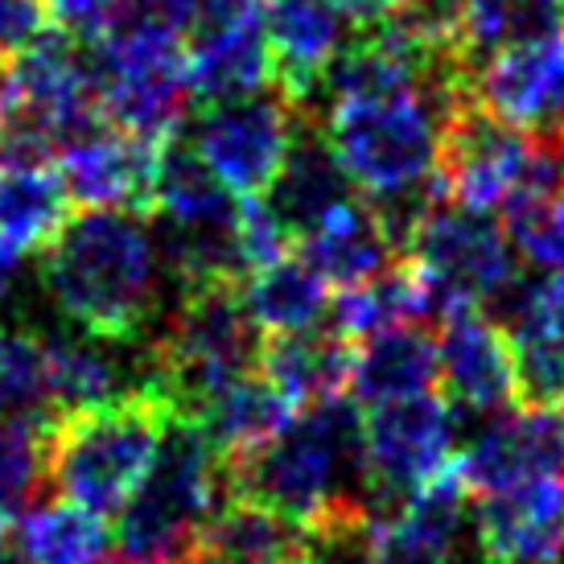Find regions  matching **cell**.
<instances>
[{
    "label": "cell",
    "instance_id": "cell-1",
    "mask_svg": "<svg viewBox=\"0 0 564 564\" xmlns=\"http://www.w3.org/2000/svg\"><path fill=\"white\" fill-rule=\"evenodd\" d=\"M42 284L58 314L104 343H149L165 305V268L137 210L83 206L42 248Z\"/></svg>",
    "mask_w": 564,
    "mask_h": 564
},
{
    "label": "cell",
    "instance_id": "cell-2",
    "mask_svg": "<svg viewBox=\"0 0 564 564\" xmlns=\"http://www.w3.org/2000/svg\"><path fill=\"white\" fill-rule=\"evenodd\" d=\"M227 482L231 495L264 502L301 528L338 507H367L362 408L343 395L301 408L264 449L227 462Z\"/></svg>",
    "mask_w": 564,
    "mask_h": 564
},
{
    "label": "cell",
    "instance_id": "cell-3",
    "mask_svg": "<svg viewBox=\"0 0 564 564\" xmlns=\"http://www.w3.org/2000/svg\"><path fill=\"white\" fill-rule=\"evenodd\" d=\"M474 99V79L441 70L412 91L334 108L322 120L350 182L367 198H392L437 177L445 124Z\"/></svg>",
    "mask_w": 564,
    "mask_h": 564
},
{
    "label": "cell",
    "instance_id": "cell-4",
    "mask_svg": "<svg viewBox=\"0 0 564 564\" xmlns=\"http://www.w3.org/2000/svg\"><path fill=\"white\" fill-rule=\"evenodd\" d=\"M173 412L153 383L58 416L46 437V486L91 516H120L161 449Z\"/></svg>",
    "mask_w": 564,
    "mask_h": 564
},
{
    "label": "cell",
    "instance_id": "cell-5",
    "mask_svg": "<svg viewBox=\"0 0 564 564\" xmlns=\"http://www.w3.org/2000/svg\"><path fill=\"white\" fill-rule=\"evenodd\" d=\"M264 329L251 322L239 284L194 289L173 301L144 343L149 379L173 421H203L206 404L239 379L260 371Z\"/></svg>",
    "mask_w": 564,
    "mask_h": 564
},
{
    "label": "cell",
    "instance_id": "cell-6",
    "mask_svg": "<svg viewBox=\"0 0 564 564\" xmlns=\"http://www.w3.org/2000/svg\"><path fill=\"white\" fill-rule=\"evenodd\" d=\"M227 495V462L203 424L170 421L144 482L116 516V544L137 564H198L203 528Z\"/></svg>",
    "mask_w": 564,
    "mask_h": 564
},
{
    "label": "cell",
    "instance_id": "cell-7",
    "mask_svg": "<svg viewBox=\"0 0 564 564\" xmlns=\"http://www.w3.org/2000/svg\"><path fill=\"white\" fill-rule=\"evenodd\" d=\"M404 260L421 268L437 293L441 322L462 310H486L516 281V248L490 210H470L441 198L408 239Z\"/></svg>",
    "mask_w": 564,
    "mask_h": 564
},
{
    "label": "cell",
    "instance_id": "cell-8",
    "mask_svg": "<svg viewBox=\"0 0 564 564\" xmlns=\"http://www.w3.org/2000/svg\"><path fill=\"white\" fill-rule=\"evenodd\" d=\"M454 462V404L437 392L379 404L362 416V474L371 519L400 502Z\"/></svg>",
    "mask_w": 564,
    "mask_h": 564
},
{
    "label": "cell",
    "instance_id": "cell-9",
    "mask_svg": "<svg viewBox=\"0 0 564 564\" xmlns=\"http://www.w3.org/2000/svg\"><path fill=\"white\" fill-rule=\"evenodd\" d=\"M91 70L104 120L116 132L153 144L177 137L194 104L182 42H95Z\"/></svg>",
    "mask_w": 564,
    "mask_h": 564
},
{
    "label": "cell",
    "instance_id": "cell-10",
    "mask_svg": "<svg viewBox=\"0 0 564 564\" xmlns=\"http://www.w3.org/2000/svg\"><path fill=\"white\" fill-rule=\"evenodd\" d=\"M301 108L289 95L256 91L231 104H210L194 120V149L236 198H260L281 173L301 128Z\"/></svg>",
    "mask_w": 564,
    "mask_h": 564
},
{
    "label": "cell",
    "instance_id": "cell-11",
    "mask_svg": "<svg viewBox=\"0 0 564 564\" xmlns=\"http://www.w3.org/2000/svg\"><path fill=\"white\" fill-rule=\"evenodd\" d=\"M535 141L528 128H516L470 99L445 124L437 177L445 198L470 210L507 206L516 194L532 189Z\"/></svg>",
    "mask_w": 564,
    "mask_h": 564
},
{
    "label": "cell",
    "instance_id": "cell-12",
    "mask_svg": "<svg viewBox=\"0 0 564 564\" xmlns=\"http://www.w3.org/2000/svg\"><path fill=\"white\" fill-rule=\"evenodd\" d=\"M186 75L194 104H231L264 91L272 79V50L264 37V4L256 0H203L189 30Z\"/></svg>",
    "mask_w": 564,
    "mask_h": 564
},
{
    "label": "cell",
    "instance_id": "cell-13",
    "mask_svg": "<svg viewBox=\"0 0 564 564\" xmlns=\"http://www.w3.org/2000/svg\"><path fill=\"white\" fill-rule=\"evenodd\" d=\"M474 540L482 564H561L564 556V474L478 495Z\"/></svg>",
    "mask_w": 564,
    "mask_h": 564
},
{
    "label": "cell",
    "instance_id": "cell-14",
    "mask_svg": "<svg viewBox=\"0 0 564 564\" xmlns=\"http://www.w3.org/2000/svg\"><path fill=\"white\" fill-rule=\"evenodd\" d=\"M457 470L470 495L528 482L540 474H564V412L549 404H511L474 433Z\"/></svg>",
    "mask_w": 564,
    "mask_h": 564
},
{
    "label": "cell",
    "instance_id": "cell-15",
    "mask_svg": "<svg viewBox=\"0 0 564 564\" xmlns=\"http://www.w3.org/2000/svg\"><path fill=\"white\" fill-rule=\"evenodd\" d=\"M474 99L516 128H552L564 120V30L511 42L474 70Z\"/></svg>",
    "mask_w": 564,
    "mask_h": 564
},
{
    "label": "cell",
    "instance_id": "cell-16",
    "mask_svg": "<svg viewBox=\"0 0 564 564\" xmlns=\"http://www.w3.org/2000/svg\"><path fill=\"white\" fill-rule=\"evenodd\" d=\"M441 388L454 408L502 412L519 404L516 346L511 334L482 310H462L437 326Z\"/></svg>",
    "mask_w": 564,
    "mask_h": 564
},
{
    "label": "cell",
    "instance_id": "cell-17",
    "mask_svg": "<svg viewBox=\"0 0 564 564\" xmlns=\"http://www.w3.org/2000/svg\"><path fill=\"white\" fill-rule=\"evenodd\" d=\"M161 144L128 137L116 128H99L91 137L63 149V186L75 206L99 210H153V177H158Z\"/></svg>",
    "mask_w": 564,
    "mask_h": 564
},
{
    "label": "cell",
    "instance_id": "cell-18",
    "mask_svg": "<svg viewBox=\"0 0 564 564\" xmlns=\"http://www.w3.org/2000/svg\"><path fill=\"white\" fill-rule=\"evenodd\" d=\"M359 198V186L350 182L343 158L334 153L329 137L322 124L301 120L297 137L289 144L281 173L272 177V186L260 194V203L268 206V215L276 219L289 239H305L317 231L322 223Z\"/></svg>",
    "mask_w": 564,
    "mask_h": 564
},
{
    "label": "cell",
    "instance_id": "cell-19",
    "mask_svg": "<svg viewBox=\"0 0 564 564\" xmlns=\"http://www.w3.org/2000/svg\"><path fill=\"white\" fill-rule=\"evenodd\" d=\"M470 486L457 457L376 523V564H449L457 556Z\"/></svg>",
    "mask_w": 564,
    "mask_h": 564
},
{
    "label": "cell",
    "instance_id": "cell-20",
    "mask_svg": "<svg viewBox=\"0 0 564 564\" xmlns=\"http://www.w3.org/2000/svg\"><path fill=\"white\" fill-rule=\"evenodd\" d=\"M350 17L334 0H268L264 37L272 50V79L301 104L322 79L329 58L346 46Z\"/></svg>",
    "mask_w": 564,
    "mask_h": 564
},
{
    "label": "cell",
    "instance_id": "cell-21",
    "mask_svg": "<svg viewBox=\"0 0 564 564\" xmlns=\"http://www.w3.org/2000/svg\"><path fill=\"white\" fill-rule=\"evenodd\" d=\"M350 371H355V343L334 326L268 334L260 350V376L293 408L343 395V388H350Z\"/></svg>",
    "mask_w": 564,
    "mask_h": 564
},
{
    "label": "cell",
    "instance_id": "cell-22",
    "mask_svg": "<svg viewBox=\"0 0 564 564\" xmlns=\"http://www.w3.org/2000/svg\"><path fill=\"white\" fill-rule=\"evenodd\" d=\"M301 260L314 268L326 284L355 289V284L376 281L379 272L404 260V251L395 248L383 219L371 203H355L334 210L317 231L301 239Z\"/></svg>",
    "mask_w": 564,
    "mask_h": 564
},
{
    "label": "cell",
    "instance_id": "cell-23",
    "mask_svg": "<svg viewBox=\"0 0 564 564\" xmlns=\"http://www.w3.org/2000/svg\"><path fill=\"white\" fill-rule=\"evenodd\" d=\"M441 383L437 334L424 326L379 329L355 346V371L350 388L362 408L392 404L408 395L433 392Z\"/></svg>",
    "mask_w": 564,
    "mask_h": 564
},
{
    "label": "cell",
    "instance_id": "cell-24",
    "mask_svg": "<svg viewBox=\"0 0 564 564\" xmlns=\"http://www.w3.org/2000/svg\"><path fill=\"white\" fill-rule=\"evenodd\" d=\"M305 528L248 495H227L198 540V564H297Z\"/></svg>",
    "mask_w": 564,
    "mask_h": 564
},
{
    "label": "cell",
    "instance_id": "cell-25",
    "mask_svg": "<svg viewBox=\"0 0 564 564\" xmlns=\"http://www.w3.org/2000/svg\"><path fill=\"white\" fill-rule=\"evenodd\" d=\"M153 210L173 227H239L243 206L231 189L210 173L198 149L182 137L161 144L158 177H153Z\"/></svg>",
    "mask_w": 564,
    "mask_h": 564
},
{
    "label": "cell",
    "instance_id": "cell-26",
    "mask_svg": "<svg viewBox=\"0 0 564 564\" xmlns=\"http://www.w3.org/2000/svg\"><path fill=\"white\" fill-rule=\"evenodd\" d=\"M289 421H293V404L256 371V376L223 388L206 404L198 424L223 462H239V457L264 449L272 437H281Z\"/></svg>",
    "mask_w": 564,
    "mask_h": 564
},
{
    "label": "cell",
    "instance_id": "cell-27",
    "mask_svg": "<svg viewBox=\"0 0 564 564\" xmlns=\"http://www.w3.org/2000/svg\"><path fill=\"white\" fill-rule=\"evenodd\" d=\"M46 343V395L54 421L83 412V408H99L116 400L120 392V343H104L91 334H50Z\"/></svg>",
    "mask_w": 564,
    "mask_h": 564
},
{
    "label": "cell",
    "instance_id": "cell-28",
    "mask_svg": "<svg viewBox=\"0 0 564 564\" xmlns=\"http://www.w3.org/2000/svg\"><path fill=\"white\" fill-rule=\"evenodd\" d=\"M243 305L264 334H293L322 326L329 314V284L301 256H281L243 281Z\"/></svg>",
    "mask_w": 564,
    "mask_h": 564
},
{
    "label": "cell",
    "instance_id": "cell-29",
    "mask_svg": "<svg viewBox=\"0 0 564 564\" xmlns=\"http://www.w3.org/2000/svg\"><path fill=\"white\" fill-rule=\"evenodd\" d=\"M13 544L25 564H91L108 549V528L75 502L50 499L21 511Z\"/></svg>",
    "mask_w": 564,
    "mask_h": 564
},
{
    "label": "cell",
    "instance_id": "cell-30",
    "mask_svg": "<svg viewBox=\"0 0 564 564\" xmlns=\"http://www.w3.org/2000/svg\"><path fill=\"white\" fill-rule=\"evenodd\" d=\"M70 194L63 173L13 170L0 173V239L17 251H42L70 219Z\"/></svg>",
    "mask_w": 564,
    "mask_h": 564
},
{
    "label": "cell",
    "instance_id": "cell-31",
    "mask_svg": "<svg viewBox=\"0 0 564 564\" xmlns=\"http://www.w3.org/2000/svg\"><path fill=\"white\" fill-rule=\"evenodd\" d=\"M0 416H50L42 334L0 322Z\"/></svg>",
    "mask_w": 564,
    "mask_h": 564
},
{
    "label": "cell",
    "instance_id": "cell-32",
    "mask_svg": "<svg viewBox=\"0 0 564 564\" xmlns=\"http://www.w3.org/2000/svg\"><path fill=\"white\" fill-rule=\"evenodd\" d=\"M507 210V239L511 248L540 272L564 268V194H516Z\"/></svg>",
    "mask_w": 564,
    "mask_h": 564
},
{
    "label": "cell",
    "instance_id": "cell-33",
    "mask_svg": "<svg viewBox=\"0 0 564 564\" xmlns=\"http://www.w3.org/2000/svg\"><path fill=\"white\" fill-rule=\"evenodd\" d=\"M203 0H111L104 42H182Z\"/></svg>",
    "mask_w": 564,
    "mask_h": 564
},
{
    "label": "cell",
    "instance_id": "cell-34",
    "mask_svg": "<svg viewBox=\"0 0 564 564\" xmlns=\"http://www.w3.org/2000/svg\"><path fill=\"white\" fill-rule=\"evenodd\" d=\"M50 30L46 0H0V63H13Z\"/></svg>",
    "mask_w": 564,
    "mask_h": 564
},
{
    "label": "cell",
    "instance_id": "cell-35",
    "mask_svg": "<svg viewBox=\"0 0 564 564\" xmlns=\"http://www.w3.org/2000/svg\"><path fill=\"white\" fill-rule=\"evenodd\" d=\"M334 4H338L355 25H371V21H379L383 13H392L400 0H334Z\"/></svg>",
    "mask_w": 564,
    "mask_h": 564
},
{
    "label": "cell",
    "instance_id": "cell-36",
    "mask_svg": "<svg viewBox=\"0 0 564 564\" xmlns=\"http://www.w3.org/2000/svg\"><path fill=\"white\" fill-rule=\"evenodd\" d=\"M0 564H25V556L17 552L13 540H0Z\"/></svg>",
    "mask_w": 564,
    "mask_h": 564
},
{
    "label": "cell",
    "instance_id": "cell-37",
    "mask_svg": "<svg viewBox=\"0 0 564 564\" xmlns=\"http://www.w3.org/2000/svg\"><path fill=\"white\" fill-rule=\"evenodd\" d=\"M91 564H137L132 556H124V552H116V556H95Z\"/></svg>",
    "mask_w": 564,
    "mask_h": 564
},
{
    "label": "cell",
    "instance_id": "cell-38",
    "mask_svg": "<svg viewBox=\"0 0 564 564\" xmlns=\"http://www.w3.org/2000/svg\"><path fill=\"white\" fill-rule=\"evenodd\" d=\"M4 91H9V66L0 63V99H4Z\"/></svg>",
    "mask_w": 564,
    "mask_h": 564
},
{
    "label": "cell",
    "instance_id": "cell-39",
    "mask_svg": "<svg viewBox=\"0 0 564 564\" xmlns=\"http://www.w3.org/2000/svg\"><path fill=\"white\" fill-rule=\"evenodd\" d=\"M256 4H268V0H256Z\"/></svg>",
    "mask_w": 564,
    "mask_h": 564
},
{
    "label": "cell",
    "instance_id": "cell-40",
    "mask_svg": "<svg viewBox=\"0 0 564 564\" xmlns=\"http://www.w3.org/2000/svg\"><path fill=\"white\" fill-rule=\"evenodd\" d=\"M556 128H564V120H561V124H556Z\"/></svg>",
    "mask_w": 564,
    "mask_h": 564
}]
</instances>
